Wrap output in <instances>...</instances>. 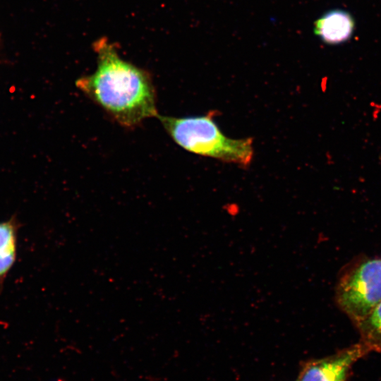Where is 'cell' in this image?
<instances>
[{"mask_svg":"<svg viewBox=\"0 0 381 381\" xmlns=\"http://www.w3.org/2000/svg\"><path fill=\"white\" fill-rule=\"evenodd\" d=\"M97 66L76 81L77 87L118 123L133 127L158 116L156 95L149 73L120 57L105 38L94 44Z\"/></svg>","mask_w":381,"mask_h":381,"instance_id":"cell-1","label":"cell"},{"mask_svg":"<svg viewBox=\"0 0 381 381\" xmlns=\"http://www.w3.org/2000/svg\"><path fill=\"white\" fill-rule=\"evenodd\" d=\"M214 113L173 117L158 115L174 141L186 150L240 166H248L254 150L250 138L234 139L226 136L214 121Z\"/></svg>","mask_w":381,"mask_h":381,"instance_id":"cell-2","label":"cell"},{"mask_svg":"<svg viewBox=\"0 0 381 381\" xmlns=\"http://www.w3.org/2000/svg\"><path fill=\"white\" fill-rule=\"evenodd\" d=\"M337 301L348 316L358 323L381 301V259L360 263L340 279Z\"/></svg>","mask_w":381,"mask_h":381,"instance_id":"cell-3","label":"cell"},{"mask_svg":"<svg viewBox=\"0 0 381 381\" xmlns=\"http://www.w3.org/2000/svg\"><path fill=\"white\" fill-rule=\"evenodd\" d=\"M371 351L360 341L346 349L303 363L298 381H346L353 365Z\"/></svg>","mask_w":381,"mask_h":381,"instance_id":"cell-4","label":"cell"},{"mask_svg":"<svg viewBox=\"0 0 381 381\" xmlns=\"http://www.w3.org/2000/svg\"><path fill=\"white\" fill-rule=\"evenodd\" d=\"M355 22L352 16L341 9L325 13L314 23V32L329 44H339L349 40L354 31Z\"/></svg>","mask_w":381,"mask_h":381,"instance_id":"cell-5","label":"cell"},{"mask_svg":"<svg viewBox=\"0 0 381 381\" xmlns=\"http://www.w3.org/2000/svg\"><path fill=\"white\" fill-rule=\"evenodd\" d=\"M17 225L11 219L0 222V280L13 267L16 258Z\"/></svg>","mask_w":381,"mask_h":381,"instance_id":"cell-6","label":"cell"},{"mask_svg":"<svg viewBox=\"0 0 381 381\" xmlns=\"http://www.w3.org/2000/svg\"><path fill=\"white\" fill-rule=\"evenodd\" d=\"M356 325L360 332L361 341L371 351L381 352V301Z\"/></svg>","mask_w":381,"mask_h":381,"instance_id":"cell-7","label":"cell"}]
</instances>
